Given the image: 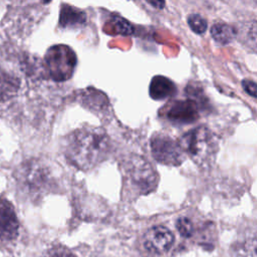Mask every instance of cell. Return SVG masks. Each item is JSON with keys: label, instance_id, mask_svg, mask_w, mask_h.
<instances>
[{"label": "cell", "instance_id": "cell-13", "mask_svg": "<svg viewBox=\"0 0 257 257\" xmlns=\"http://www.w3.org/2000/svg\"><path fill=\"white\" fill-rule=\"evenodd\" d=\"M256 240L253 235L252 238H247L238 242L233 247L234 257H256Z\"/></svg>", "mask_w": 257, "mask_h": 257}, {"label": "cell", "instance_id": "cell-7", "mask_svg": "<svg viewBox=\"0 0 257 257\" xmlns=\"http://www.w3.org/2000/svg\"><path fill=\"white\" fill-rule=\"evenodd\" d=\"M165 115L175 124H189L199 118V107L191 99L175 100L167 104Z\"/></svg>", "mask_w": 257, "mask_h": 257}, {"label": "cell", "instance_id": "cell-14", "mask_svg": "<svg viewBox=\"0 0 257 257\" xmlns=\"http://www.w3.org/2000/svg\"><path fill=\"white\" fill-rule=\"evenodd\" d=\"M187 20L188 25L196 34H203L208 28V23L206 19L199 14H190Z\"/></svg>", "mask_w": 257, "mask_h": 257}, {"label": "cell", "instance_id": "cell-15", "mask_svg": "<svg viewBox=\"0 0 257 257\" xmlns=\"http://www.w3.org/2000/svg\"><path fill=\"white\" fill-rule=\"evenodd\" d=\"M111 25L115 31V33L120 35H130L133 33L134 28L130 22H127L125 19L114 16L111 19Z\"/></svg>", "mask_w": 257, "mask_h": 257}, {"label": "cell", "instance_id": "cell-20", "mask_svg": "<svg viewBox=\"0 0 257 257\" xmlns=\"http://www.w3.org/2000/svg\"><path fill=\"white\" fill-rule=\"evenodd\" d=\"M44 3H49L51 0H42Z\"/></svg>", "mask_w": 257, "mask_h": 257}, {"label": "cell", "instance_id": "cell-11", "mask_svg": "<svg viewBox=\"0 0 257 257\" xmlns=\"http://www.w3.org/2000/svg\"><path fill=\"white\" fill-rule=\"evenodd\" d=\"M85 21V14L74 7L62 5L60 10L59 23L62 27H71L82 24Z\"/></svg>", "mask_w": 257, "mask_h": 257}, {"label": "cell", "instance_id": "cell-3", "mask_svg": "<svg viewBox=\"0 0 257 257\" xmlns=\"http://www.w3.org/2000/svg\"><path fill=\"white\" fill-rule=\"evenodd\" d=\"M128 189L139 195L153 192L158 185L159 176L154 167L140 156L131 157L123 166Z\"/></svg>", "mask_w": 257, "mask_h": 257}, {"label": "cell", "instance_id": "cell-18", "mask_svg": "<svg viewBox=\"0 0 257 257\" xmlns=\"http://www.w3.org/2000/svg\"><path fill=\"white\" fill-rule=\"evenodd\" d=\"M242 86L244 88V90L251 96L256 97V83L255 81L251 80V79H244L242 81Z\"/></svg>", "mask_w": 257, "mask_h": 257}, {"label": "cell", "instance_id": "cell-5", "mask_svg": "<svg viewBox=\"0 0 257 257\" xmlns=\"http://www.w3.org/2000/svg\"><path fill=\"white\" fill-rule=\"evenodd\" d=\"M151 151L154 159L165 166H180L185 158L179 140L162 132L152 137Z\"/></svg>", "mask_w": 257, "mask_h": 257}, {"label": "cell", "instance_id": "cell-19", "mask_svg": "<svg viewBox=\"0 0 257 257\" xmlns=\"http://www.w3.org/2000/svg\"><path fill=\"white\" fill-rule=\"evenodd\" d=\"M150 5L157 9H163L165 7L166 1L165 0H146Z\"/></svg>", "mask_w": 257, "mask_h": 257}, {"label": "cell", "instance_id": "cell-9", "mask_svg": "<svg viewBox=\"0 0 257 257\" xmlns=\"http://www.w3.org/2000/svg\"><path fill=\"white\" fill-rule=\"evenodd\" d=\"M19 230V223L12 204L7 199L0 200V239L13 240Z\"/></svg>", "mask_w": 257, "mask_h": 257}, {"label": "cell", "instance_id": "cell-17", "mask_svg": "<svg viewBox=\"0 0 257 257\" xmlns=\"http://www.w3.org/2000/svg\"><path fill=\"white\" fill-rule=\"evenodd\" d=\"M46 257H76L70 250L64 247H54L49 250Z\"/></svg>", "mask_w": 257, "mask_h": 257}, {"label": "cell", "instance_id": "cell-10", "mask_svg": "<svg viewBox=\"0 0 257 257\" xmlns=\"http://www.w3.org/2000/svg\"><path fill=\"white\" fill-rule=\"evenodd\" d=\"M149 92L153 99L163 100L175 95L177 87L170 78L163 75H156L151 80Z\"/></svg>", "mask_w": 257, "mask_h": 257}, {"label": "cell", "instance_id": "cell-4", "mask_svg": "<svg viewBox=\"0 0 257 257\" xmlns=\"http://www.w3.org/2000/svg\"><path fill=\"white\" fill-rule=\"evenodd\" d=\"M44 61L50 77L55 81H64L72 76L77 58L69 46L56 44L47 50Z\"/></svg>", "mask_w": 257, "mask_h": 257}, {"label": "cell", "instance_id": "cell-16", "mask_svg": "<svg viewBox=\"0 0 257 257\" xmlns=\"http://www.w3.org/2000/svg\"><path fill=\"white\" fill-rule=\"evenodd\" d=\"M176 227L182 237L190 238L194 234V227L192 221L187 217H180L177 220Z\"/></svg>", "mask_w": 257, "mask_h": 257}, {"label": "cell", "instance_id": "cell-8", "mask_svg": "<svg viewBox=\"0 0 257 257\" xmlns=\"http://www.w3.org/2000/svg\"><path fill=\"white\" fill-rule=\"evenodd\" d=\"M174 243L173 233L164 226L150 228L144 237L145 247L154 254L168 252Z\"/></svg>", "mask_w": 257, "mask_h": 257}, {"label": "cell", "instance_id": "cell-6", "mask_svg": "<svg viewBox=\"0 0 257 257\" xmlns=\"http://www.w3.org/2000/svg\"><path fill=\"white\" fill-rule=\"evenodd\" d=\"M22 185L33 196H41L52 186V178L48 170L38 164H31L22 174Z\"/></svg>", "mask_w": 257, "mask_h": 257}, {"label": "cell", "instance_id": "cell-12", "mask_svg": "<svg viewBox=\"0 0 257 257\" xmlns=\"http://www.w3.org/2000/svg\"><path fill=\"white\" fill-rule=\"evenodd\" d=\"M211 35L217 43L221 45H226L235 38L236 31L231 25L220 22L212 25Z\"/></svg>", "mask_w": 257, "mask_h": 257}, {"label": "cell", "instance_id": "cell-2", "mask_svg": "<svg viewBox=\"0 0 257 257\" xmlns=\"http://www.w3.org/2000/svg\"><path fill=\"white\" fill-rule=\"evenodd\" d=\"M179 142L185 155H188L200 166L213 161L218 150L216 137L205 126H198L189 131Z\"/></svg>", "mask_w": 257, "mask_h": 257}, {"label": "cell", "instance_id": "cell-1", "mask_svg": "<svg viewBox=\"0 0 257 257\" xmlns=\"http://www.w3.org/2000/svg\"><path fill=\"white\" fill-rule=\"evenodd\" d=\"M110 143L99 127L83 126L70 133L65 139L64 155L74 167L86 171L104 161L109 154Z\"/></svg>", "mask_w": 257, "mask_h": 257}]
</instances>
